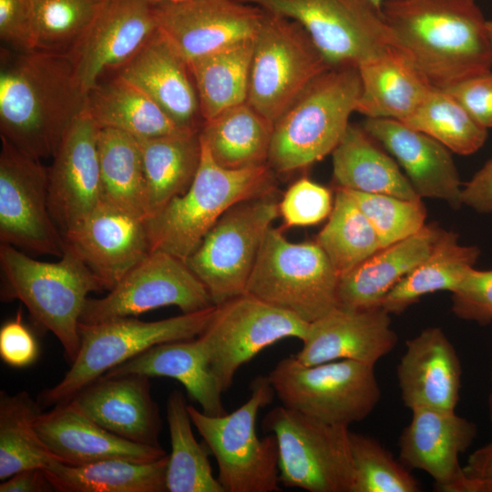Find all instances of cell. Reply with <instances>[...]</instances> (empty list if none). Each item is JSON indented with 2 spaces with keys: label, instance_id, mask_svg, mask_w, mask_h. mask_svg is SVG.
Masks as SVG:
<instances>
[{
  "label": "cell",
  "instance_id": "cell-1",
  "mask_svg": "<svg viewBox=\"0 0 492 492\" xmlns=\"http://www.w3.org/2000/svg\"><path fill=\"white\" fill-rule=\"evenodd\" d=\"M86 102L67 55L1 47L0 137L21 151L52 158Z\"/></svg>",
  "mask_w": 492,
  "mask_h": 492
},
{
  "label": "cell",
  "instance_id": "cell-2",
  "mask_svg": "<svg viewBox=\"0 0 492 492\" xmlns=\"http://www.w3.org/2000/svg\"><path fill=\"white\" fill-rule=\"evenodd\" d=\"M398 47L437 88L488 72L487 21L476 0H384Z\"/></svg>",
  "mask_w": 492,
  "mask_h": 492
},
{
  "label": "cell",
  "instance_id": "cell-3",
  "mask_svg": "<svg viewBox=\"0 0 492 492\" xmlns=\"http://www.w3.org/2000/svg\"><path fill=\"white\" fill-rule=\"evenodd\" d=\"M0 269L1 298L20 301L34 320L58 339L72 363L80 347L79 323L87 296L105 290L99 279L67 243L55 262L1 244Z\"/></svg>",
  "mask_w": 492,
  "mask_h": 492
},
{
  "label": "cell",
  "instance_id": "cell-4",
  "mask_svg": "<svg viewBox=\"0 0 492 492\" xmlns=\"http://www.w3.org/2000/svg\"><path fill=\"white\" fill-rule=\"evenodd\" d=\"M200 142V163L190 186L145 219L151 251H162L184 261L230 208L274 189L269 164L225 169Z\"/></svg>",
  "mask_w": 492,
  "mask_h": 492
},
{
  "label": "cell",
  "instance_id": "cell-5",
  "mask_svg": "<svg viewBox=\"0 0 492 492\" xmlns=\"http://www.w3.org/2000/svg\"><path fill=\"white\" fill-rule=\"evenodd\" d=\"M360 93L356 67H333L319 76L274 123L268 159L272 170L302 169L332 153Z\"/></svg>",
  "mask_w": 492,
  "mask_h": 492
},
{
  "label": "cell",
  "instance_id": "cell-6",
  "mask_svg": "<svg viewBox=\"0 0 492 492\" xmlns=\"http://www.w3.org/2000/svg\"><path fill=\"white\" fill-rule=\"evenodd\" d=\"M251 396L231 414L209 415L188 405L192 424L216 458L218 480L225 492L280 491L279 451L276 436L256 433L259 411L275 395L268 376L259 375L251 384Z\"/></svg>",
  "mask_w": 492,
  "mask_h": 492
},
{
  "label": "cell",
  "instance_id": "cell-7",
  "mask_svg": "<svg viewBox=\"0 0 492 492\" xmlns=\"http://www.w3.org/2000/svg\"><path fill=\"white\" fill-rule=\"evenodd\" d=\"M215 307L154 322L125 317L97 323H80V347L76 359L61 381L40 395L39 403L56 405L67 402L110 369L152 346L199 336Z\"/></svg>",
  "mask_w": 492,
  "mask_h": 492
},
{
  "label": "cell",
  "instance_id": "cell-8",
  "mask_svg": "<svg viewBox=\"0 0 492 492\" xmlns=\"http://www.w3.org/2000/svg\"><path fill=\"white\" fill-rule=\"evenodd\" d=\"M339 273L316 241L268 230L245 292L310 323L338 306Z\"/></svg>",
  "mask_w": 492,
  "mask_h": 492
},
{
  "label": "cell",
  "instance_id": "cell-9",
  "mask_svg": "<svg viewBox=\"0 0 492 492\" xmlns=\"http://www.w3.org/2000/svg\"><path fill=\"white\" fill-rule=\"evenodd\" d=\"M267 376L282 405L330 425L361 422L381 399L374 366L356 361L305 365L292 354Z\"/></svg>",
  "mask_w": 492,
  "mask_h": 492
},
{
  "label": "cell",
  "instance_id": "cell-10",
  "mask_svg": "<svg viewBox=\"0 0 492 492\" xmlns=\"http://www.w3.org/2000/svg\"><path fill=\"white\" fill-rule=\"evenodd\" d=\"M264 11L253 37L247 102L274 125L333 67L298 22Z\"/></svg>",
  "mask_w": 492,
  "mask_h": 492
},
{
  "label": "cell",
  "instance_id": "cell-11",
  "mask_svg": "<svg viewBox=\"0 0 492 492\" xmlns=\"http://www.w3.org/2000/svg\"><path fill=\"white\" fill-rule=\"evenodd\" d=\"M279 451V478L309 492H352L354 465L348 426L323 423L284 405L261 422Z\"/></svg>",
  "mask_w": 492,
  "mask_h": 492
},
{
  "label": "cell",
  "instance_id": "cell-12",
  "mask_svg": "<svg viewBox=\"0 0 492 492\" xmlns=\"http://www.w3.org/2000/svg\"><path fill=\"white\" fill-rule=\"evenodd\" d=\"M279 214L272 192L242 200L216 221L186 259L215 305L245 293L265 234Z\"/></svg>",
  "mask_w": 492,
  "mask_h": 492
},
{
  "label": "cell",
  "instance_id": "cell-13",
  "mask_svg": "<svg viewBox=\"0 0 492 492\" xmlns=\"http://www.w3.org/2000/svg\"><path fill=\"white\" fill-rule=\"evenodd\" d=\"M238 1L298 22L332 67H358L398 47L382 12L367 0Z\"/></svg>",
  "mask_w": 492,
  "mask_h": 492
},
{
  "label": "cell",
  "instance_id": "cell-14",
  "mask_svg": "<svg viewBox=\"0 0 492 492\" xmlns=\"http://www.w3.org/2000/svg\"><path fill=\"white\" fill-rule=\"evenodd\" d=\"M308 328L295 315L245 292L216 305L199 338L224 393L242 364L284 338L302 342Z\"/></svg>",
  "mask_w": 492,
  "mask_h": 492
},
{
  "label": "cell",
  "instance_id": "cell-15",
  "mask_svg": "<svg viewBox=\"0 0 492 492\" xmlns=\"http://www.w3.org/2000/svg\"><path fill=\"white\" fill-rule=\"evenodd\" d=\"M0 138L1 244L60 258L66 242L49 208L47 167Z\"/></svg>",
  "mask_w": 492,
  "mask_h": 492
},
{
  "label": "cell",
  "instance_id": "cell-16",
  "mask_svg": "<svg viewBox=\"0 0 492 492\" xmlns=\"http://www.w3.org/2000/svg\"><path fill=\"white\" fill-rule=\"evenodd\" d=\"M213 305L207 289L184 261L151 251L106 296L87 300L80 323L133 317L165 306H176L187 313Z\"/></svg>",
  "mask_w": 492,
  "mask_h": 492
},
{
  "label": "cell",
  "instance_id": "cell-17",
  "mask_svg": "<svg viewBox=\"0 0 492 492\" xmlns=\"http://www.w3.org/2000/svg\"><path fill=\"white\" fill-rule=\"evenodd\" d=\"M154 5L158 31L187 63L254 37L265 11L238 0Z\"/></svg>",
  "mask_w": 492,
  "mask_h": 492
},
{
  "label": "cell",
  "instance_id": "cell-18",
  "mask_svg": "<svg viewBox=\"0 0 492 492\" xmlns=\"http://www.w3.org/2000/svg\"><path fill=\"white\" fill-rule=\"evenodd\" d=\"M154 5L148 0H104L78 43L67 55L82 88L124 67L156 33Z\"/></svg>",
  "mask_w": 492,
  "mask_h": 492
},
{
  "label": "cell",
  "instance_id": "cell-19",
  "mask_svg": "<svg viewBox=\"0 0 492 492\" xmlns=\"http://www.w3.org/2000/svg\"><path fill=\"white\" fill-rule=\"evenodd\" d=\"M99 128L85 108L60 140L48 169V202L63 235L102 200Z\"/></svg>",
  "mask_w": 492,
  "mask_h": 492
},
{
  "label": "cell",
  "instance_id": "cell-20",
  "mask_svg": "<svg viewBox=\"0 0 492 492\" xmlns=\"http://www.w3.org/2000/svg\"><path fill=\"white\" fill-rule=\"evenodd\" d=\"M64 239L107 291L151 251L145 219L105 200Z\"/></svg>",
  "mask_w": 492,
  "mask_h": 492
},
{
  "label": "cell",
  "instance_id": "cell-21",
  "mask_svg": "<svg viewBox=\"0 0 492 492\" xmlns=\"http://www.w3.org/2000/svg\"><path fill=\"white\" fill-rule=\"evenodd\" d=\"M398 440L399 460L425 472L442 492H462L459 458L473 444L477 425L455 410L415 408Z\"/></svg>",
  "mask_w": 492,
  "mask_h": 492
},
{
  "label": "cell",
  "instance_id": "cell-22",
  "mask_svg": "<svg viewBox=\"0 0 492 492\" xmlns=\"http://www.w3.org/2000/svg\"><path fill=\"white\" fill-rule=\"evenodd\" d=\"M396 343L390 313L382 306L360 310L337 306L309 323L302 347L294 356L305 365L352 360L374 366Z\"/></svg>",
  "mask_w": 492,
  "mask_h": 492
},
{
  "label": "cell",
  "instance_id": "cell-23",
  "mask_svg": "<svg viewBox=\"0 0 492 492\" xmlns=\"http://www.w3.org/2000/svg\"><path fill=\"white\" fill-rule=\"evenodd\" d=\"M363 128L405 170L416 194L462 204V187L450 150L430 136L391 118H366Z\"/></svg>",
  "mask_w": 492,
  "mask_h": 492
},
{
  "label": "cell",
  "instance_id": "cell-24",
  "mask_svg": "<svg viewBox=\"0 0 492 492\" xmlns=\"http://www.w3.org/2000/svg\"><path fill=\"white\" fill-rule=\"evenodd\" d=\"M149 378L102 375L68 401L108 431L131 442L159 446L161 420Z\"/></svg>",
  "mask_w": 492,
  "mask_h": 492
},
{
  "label": "cell",
  "instance_id": "cell-25",
  "mask_svg": "<svg viewBox=\"0 0 492 492\" xmlns=\"http://www.w3.org/2000/svg\"><path fill=\"white\" fill-rule=\"evenodd\" d=\"M461 376L459 356L440 327H428L405 342L396 377L403 403L410 410H455Z\"/></svg>",
  "mask_w": 492,
  "mask_h": 492
},
{
  "label": "cell",
  "instance_id": "cell-26",
  "mask_svg": "<svg viewBox=\"0 0 492 492\" xmlns=\"http://www.w3.org/2000/svg\"><path fill=\"white\" fill-rule=\"evenodd\" d=\"M35 425L44 443L66 465L78 466L109 458L152 462L167 456L160 446L131 442L108 431L70 401L40 413Z\"/></svg>",
  "mask_w": 492,
  "mask_h": 492
},
{
  "label": "cell",
  "instance_id": "cell-27",
  "mask_svg": "<svg viewBox=\"0 0 492 492\" xmlns=\"http://www.w3.org/2000/svg\"><path fill=\"white\" fill-rule=\"evenodd\" d=\"M116 74L147 94L179 128H201L189 65L158 30Z\"/></svg>",
  "mask_w": 492,
  "mask_h": 492
},
{
  "label": "cell",
  "instance_id": "cell-28",
  "mask_svg": "<svg viewBox=\"0 0 492 492\" xmlns=\"http://www.w3.org/2000/svg\"><path fill=\"white\" fill-rule=\"evenodd\" d=\"M444 231L436 225H425L341 274L338 306L354 310L380 306L388 292L433 251Z\"/></svg>",
  "mask_w": 492,
  "mask_h": 492
},
{
  "label": "cell",
  "instance_id": "cell-29",
  "mask_svg": "<svg viewBox=\"0 0 492 492\" xmlns=\"http://www.w3.org/2000/svg\"><path fill=\"white\" fill-rule=\"evenodd\" d=\"M138 374L179 381L189 396L209 415L227 414L220 384L200 340L189 339L157 344L108 371L104 376Z\"/></svg>",
  "mask_w": 492,
  "mask_h": 492
},
{
  "label": "cell",
  "instance_id": "cell-30",
  "mask_svg": "<svg viewBox=\"0 0 492 492\" xmlns=\"http://www.w3.org/2000/svg\"><path fill=\"white\" fill-rule=\"evenodd\" d=\"M357 68L361 93L355 111L368 118L405 122L434 87L398 47L388 49Z\"/></svg>",
  "mask_w": 492,
  "mask_h": 492
},
{
  "label": "cell",
  "instance_id": "cell-31",
  "mask_svg": "<svg viewBox=\"0 0 492 492\" xmlns=\"http://www.w3.org/2000/svg\"><path fill=\"white\" fill-rule=\"evenodd\" d=\"M332 155L338 188L421 199L395 159L382 150L363 127L350 124Z\"/></svg>",
  "mask_w": 492,
  "mask_h": 492
},
{
  "label": "cell",
  "instance_id": "cell-32",
  "mask_svg": "<svg viewBox=\"0 0 492 492\" xmlns=\"http://www.w3.org/2000/svg\"><path fill=\"white\" fill-rule=\"evenodd\" d=\"M200 131L183 129L158 138L138 139L143 162L148 217L184 193L192 183L201 159Z\"/></svg>",
  "mask_w": 492,
  "mask_h": 492
},
{
  "label": "cell",
  "instance_id": "cell-33",
  "mask_svg": "<svg viewBox=\"0 0 492 492\" xmlns=\"http://www.w3.org/2000/svg\"><path fill=\"white\" fill-rule=\"evenodd\" d=\"M86 109L98 128L118 129L137 139L183 130L147 94L117 74L87 91Z\"/></svg>",
  "mask_w": 492,
  "mask_h": 492
},
{
  "label": "cell",
  "instance_id": "cell-34",
  "mask_svg": "<svg viewBox=\"0 0 492 492\" xmlns=\"http://www.w3.org/2000/svg\"><path fill=\"white\" fill-rule=\"evenodd\" d=\"M273 126L245 102L204 121L200 136L218 165L242 169L268 164Z\"/></svg>",
  "mask_w": 492,
  "mask_h": 492
},
{
  "label": "cell",
  "instance_id": "cell-35",
  "mask_svg": "<svg viewBox=\"0 0 492 492\" xmlns=\"http://www.w3.org/2000/svg\"><path fill=\"white\" fill-rule=\"evenodd\" d=\"M169 455L152 462L122 458L71 466L56 462L44 469L59 492H165Z\"/></svg>",
  "mask_w": 492,
  "mask_h": 492
},
{
  "label": "cell",
  "instance_id": "cell-36",
  "mask_svg": "<svg viewBox=\"0 0 492 492\" xmlns=\"http://www.w3.org/2000/svg\"><path fill=\"white\" fill-rule=\"evenodd\" d=\"M479 255L477 246L461 245L457 234L445 231L433 251L388 292L380 306L400 314L428 293L453 292Z\"/></svg>",
  "mask_w": 492,
  "mask_h": 492
},
{
  "label": "cell",
  "instance_id": "cell-37",
  "mask_svg": "<svg viewBox=\"0 0 492 492\" xmlns=\"http://www.w3.org/2000/svg\"><path fill=\"white\" fill-rule=\"evenodd\" d=\"M253 38L231 45L188 63L204 121L247 102Z\"/></svg>",
  "mask_w": 492,
  "mask_h": 492
},
{
  "label": "cell",
  "instance_id": "cell-38",
  "mask_svg": "<svg viewBox=\"0 0 492 492\" xmlns=\"http://www.w3.org/2000/svg\"><path fill=\"white\" fill-rule=\"evenodd\" d=\"M28 393L0 395V480L30 468L46 469L59 458L39 436L35 422L40 414Z\"/></svg>",
  "mask_w": 492,
  "mask_h": 492
},
{
  "label": "cell",
  "instance_id": "cell-39",
  "mask_svg": "<svg viewBox=\"0 0 492 492\" xmlns=\"http://www.w3.org/2000/svg\"><path fill=\"white\" fill-rule=\"evenodd\" d=\"M97 143L102 200L146 219V184L138 140L118 129L99 128Z\"/></svg>",
  "mask_w": 492,
  "mask_h": 492
},
{
  "label": "cell",
  "instance_id": "cell-40",
  "mask_svg": "<svg viewBox=\"0 0 492 492\" xmlns=\"http://www.w3.org/2000/svg\"><path fill=\"white\" fill-rule=\"evenodd\" d=\"M167 420L171 451L166 470L169 492H225L214 477L207 451L198 443L191 428L188 405L179 390L167 402Z\"/></svg>",
  "mask_w": 492,
  "mask_h": 492
},
{
  "label": "cell",
  "instance_id": "cell-41",
  "mask_svg": "<svg viewBox=\"0 0 492 492\" xmlns=\"http://www.w3.org/2000/svg\"><path fill=\"white\" fill-rule=\"evenodd\" d=\"M315 241L339 275L382 249L372 224L342 188L336 190L329 220Z\"/></svg>",
  "mask_w": 492,
  "mask_h": 492
},
{
  "label": "cell",
  "instance_id": "cell-42",
  "mask_svg": "<svg viewBox=\"0 0 492 492\" xmlns=\"http://www.w3.org/2000/svg\"><path fill=\"white\" fill-rule=\"evenodd\" d=\"M403 123L460 155L477 152L487 138V129L479 125L452 95L435 87Z\"/></svg>",
  "mask_w": 492,
  "mask_h": 492
},
{
  "label": "cell",
  "instance_id": "cell-43",
  "mask_svg": "<svg viewBox=\"0 0 492 492\" xmlns=\"http://www.w3.org/2000/svg\"><path fill=\"white\" fill-rule=\"evenodd\" d=\"M104 0H32L33 51L67 55Z\"/></svg>",
  "mask_w": 492,
  "mask_h": 492
},
{
  "label": "cell",
  "instance_id": "cell-44",
  "mask_svg": "<svg viewBox=\"0 0 492 492\" xmlns=\"http://www.w3.org/2000/svg\"><path fill=\"white\" fill-rule=\"evenodd\" d=\"M352 492H418L420 486L399 459L371 436L350 431Z\"/></svg>",
  "mask_w": 492,
  "mask_h": 492
},
{
  "label": "cell",
  "instance_id": "cell-45",
  "mask_svg": "<svg viewBox=\"0 0 492 492\" xmlns=\"http://www.w3.org/2000/svg\"><path fill=\"white\" fill-rule=\"evenodd\" d=\"M345 190L372 224L381 248L408 238L425 226L426 210L421 199Z\"/></svg>",
  "mask_w": 492,
  "mask_h": 492
},
{
  "label": "cell",
  "instance_id": "cell-46",
  "mask_svg": "<svg viewBox=\"0 0 492 492\" xmlns=\"http://www.w3.org/2000/svg\"><path fill=\"white\" fill-rule=\"evenodd\" d=\"M332 209L330 190L307 178L292 184L279 203L286 227L317 224L330 215Z\"/></svg>",
  "mask_w": 492,
  "mask_h": 492
},
{
  "label": "cell",
  "instance_id": "cell-47",
  "mask_svg": "<svg viewBox=\"0 0 492 492\" xmlns=\"http://www.w3.org/2000/svg\"><path fill=\"white\" fill-rule=\"evenodd\" d=\"M452 312L466 321L479 325L492 323V269L471 268L452 292Z\"/></svg>",
  "mask_w": 492,
  "mask_h": 492
},
{
  "label": "cell",
  "instance_id": "cell-48",
  "mask_svg": "<svg viewBox=\"0 0 492 492\" xmlns=\"http://www.w3.org/2000/svg\"><path fill=\"white\" fill-rule=\"evenodd\" d=\"M0 39L5 47L33 51L32 0H0Z\"/></svg>",
  "mask_w": 492,
  "mask_h": 492
},
{
  "label": "cell",
  "instance_id": "cell-49",
  "mask_svg": "<svg viewBox=\"0 0 492 492\" xmlns=\"http://www.w3.org/2000/svg\"><path fill=\"white\" fill-rule=\"evenodd\" d=\"M38 354L37 341L23 323L21 310H19L15 318L1 326L0 356L6 364L22 368L34 364Z\"/></svg>",
  "mask_w": 492,
  "mask_h": 492
},
{
  "label": "cell",
  "instance_id": "cell-50",
  "mask_svg": "<svg viewBox=\"0 0 492 492\" xmlns=\"http://www.w3.org/2000/svg\"><path fill=\"white\" fill-rule=\"evenodd\" d=\"M482 127L492 128V71L466 78L445 88Z\"/></svg>",
  "mask_w": 492,
  "mask_h": 492
},
{
  "label": "cell",
  "instance_id": "cell-51",
  "mask_svg": "<svg viewBox=\"0 0 492 492\" xmlns=\"http://www.w3.org/2000/svg\"><path fill=\"white\" fill-rule=\"evenodd\" d=\"M462 492H492V440L468 456L463 466Z\"/></svg>",
  "mask_w": 492,
  "mask_h": 492
},
{
  "label": "cell",
  "instance_id": "cell-52",
  "mask_svg": "<svg viewBox=\"0 0 492 492\" xmlns=\"http://www.w3.org/2000/svg\"><path fill=\"white\" fill-rule=\"evenodd\" d=\"M462 204L481 213L492 212V159L462 188Z\"/></svg>",
  "mask_w": 492,
  "mask_h": 492
},
{
  "label": "cell",
  "instance_id": "cell-53",
  "mask_svg": "<svg viewBox=\"0 0 492 492\" xmlns=\"http://www.w3.org/2000/svg\"><path fill=\"white\" fill-rule=\"evenodd\" d=\"M54 490L42 468L20 471L0 484V492H45Z\"/></svg>",
  "mask_w": 492,
  "mask_h": 492
},
{
  "label": "cell",
  "instance_id": "cell-54",
  "mask_svg": "<svg viewBox=\"0 0 492 492\" xmlns=\"http://www.w3.org/2000/svg\"><path fill=\"white\" fill-rule=\"evenodd\" d=\"M490 382H491V384H492V367H491V371H490ZM487 408H488V415H489V419L490 421L492 422V390L488 395V398H487Z\"/></svg>",
  "mask_w": 492,
  "mask_h": 492
},
{
  "label": "cell",
  "instance_id": "cell-55",
  "mask_svg": "<svg viewBox=\"0 0 492 492\" xmlns=\"http://www.w3.org/2000/svg\"><path fill=\"white\" fill-rule=\"evenodd\" d=\"M487 32L489 40L491 54H492V20L487 21Z\"/></svg>",
  "mask_w": 492,
  "mask_h": 492
},
{
  "label": "cell",
  "instance_id": "cell-56",
  "mask_svg": "<svg viewBox=\"0 0 492 492\" xmlns=\"http://www.w3.org/2000/svg\"><path fill=\"white\" fill-rule=\"evenodd\" d=\"M371 3L378 11L382 12V5L384 0H367Z\"/></svg>",
  "mask_w": 492,
  "mask_h": 492
},
{
  "label": "cell",
  "instance_id": "cell-57",
  "mask_svg": "<svg viewBox=\"0 0 492 492\" xmlns=\"http://www.w3.org/2000/svg\"><path fill=\"white\" fill-rule=\"evenodd\" d=\"M151 4H159V3H180L188 0H148Z\"/></svg>",
  "mask_w": 492,
  "mask_h": 492
}]
</instances>
